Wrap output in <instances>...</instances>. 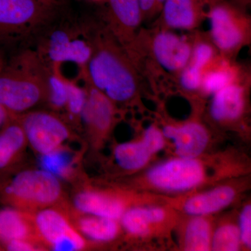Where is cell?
<instances>
[{
    "label": "cell",
    "mask_w": 251,
    "mask_h": 251,
    "mask_svg": "<svg viewBox=\"0 0 251 251\" xmlns=\"http://www.w3.org/2000/svg\"><path fill=\"white\" fill-rule=\"evenodd\" d=\"M60 65L48 66L46 73L45 102L52 111H64L68 97V80L59 71Z\"/></svg>",
    "instance_id": "obj_22"
},
{
    "label": "cell",
    "mask_w": 251,
    "mask_h": 251,
    "mask_svg": "<svg viewBox=\"0 0 251 251\" xmlns=\"http://www.w3.org/2000/svg\"><path fill=\"white\" fill-rule=\"evenodd\" d=\"M87 90L68 80V97L64 118L73 128H81V117L87 100Z\"/></svg>",
    "instance_id": "obj_25"
},
{
    "label": "cell",
    "mask_w": 251,
    "mask_h": 251,
    "mask_svg": "<svg viewBox=\"0 0 251 251\" xmlns=\"http://www.w3.org/2000/svg\"><path fill=\"white\" fill-rule=\"evenodd\" d=\"M210 21L213 39L221 49H233L242 41V31L236 25L232 11L227 6L219 5L214 7Z\"/></svg>",
    "instance_id": "obj_16"
},
{
    "label": "cell",
    "mask_w": 251,
    "mask_h": 251,
    "mask_svg": "<svg viewBox=\"0 0 251 251\" xmlns=\"http://www.w3.org/2000/svg\"><path fill=\"white\" fill-rule=\"evenodd\" d=\"M200 0H166L163 3V17L168 25L188 29L196 23L200 9Z\"/></svg>",
    "instance_id": "obj_20"
},
{
    "label": "cell",
    "mask_w": 251,
    "mask_h": 251,
    "mask_svg": "<svg viewBox=\"0 0 251 251\" xmlns=\"http://www.w3.org/2000/svg\"><path fill=\"white\" fill-rule=\"evenodd\" d=\"M204 178V167L201 162L181 157L153 167L148 173L149 182L154 187L175 192L196 187Z\"/></svg>",
    "instance_id": "obj_7"
},
{
    "label": "cell",
    "mask_w": 251,
    "mask_h": 251,
    "mask_svg": "<svg viewBox=\"0 0 251 251\" xmlns=\"http://www.w3.org/2000/svg\"><path fill=\"white\" fill-rule=\"evenodd\" d=\"M143 142L151 154L161 150L165 144L163 133L153 126L148 127L145 130Z\"/></svg>",
    "instance_id": "obj_29"
},
{
    "label": "cell",
    "mask_w": 251,
    "mask_h": 251,
    "mask_svg": "<svg viewBox=\"0 0 251 251\" xmlns=\"http://www.w3.org/2000/svg\"><path fill=\"white\" fill-rule=\"evenodd\" d=\"M63 145L46 154L37 156L39 168L45 170L61 181L81 182V150Z\"/></svg>",
    "instance_id": "obj_11"
},
{
    "label": "cell",
    "mask_w": 251,
    "mask_h": 251,
    "mask_svg": "<svg viewBox=\"0 0 251 251\" xmlns=\"http://www.w3.org/2000/svg\"><path fill=\"white\" fill-rule=\"evenodd\" d=\"M62 181L38 168L18 169L0 180V203L34 214L67 203Z\"/></svg>",
    "instance_id": "obj_2"
},
{
    "label": "cell",
    "mask_w": 251,
    "mask_h": 251,
    "mask_svg": "<svg viewBox=\"0 0 251 251\" xmlns=\"http://www.w3.org/2000/svg\"><path fill=\"white\" fill-rule=\"evenodd\" d=\"M163 135L173 140L176 153L181 158H196L205 150L209 142L207 131L197 123H188L181 127L167 126Z\"/></svg>",
    "instance_id": "obj_12"
},
{
    "label": "cell",
    "mask_w": 251,
    "mask_h": 251,
    "mask_svg": "<svg viewBox=\"0 0 251 251\" xmlns=\"http://www.w3.org/2000/svg\"><path fill=\"white\" fill-rule=\"evenodd\" d=\"M57 6L44 0H0V39L40 29L53 18Z\"/></svg>",
    "instance_id": "obj_5"
},
{
    "label": "cell",
    "mask_w": 251,
    "mask_h": 251,
    "mask_svg": "<svg viewBox=\"0 0 251 251\" xmlns=\"http://www.w3.org/2000/svg\"><path fill=\"white\" fill-rule=\"evenodd\" d=\"M28 147L21 124L11 117L0 129V180L21 168Z\"/></svg>",
    "instance_id": "obj_10"
},
{
    "label": "cell",
    "mask_w": 251,
    "mask_h": 251,
    "mask_svg": "<svg viewBox=\"0 0 251 251\" xmlns=\"http://www.w3.org/2000/svg\"><path fill=\"white\" fill-rule=\"evenodd\" d=\"M0 251H4L3 250V249L1 248V246H0Z\"/></svg>",
    "instance_id": "obj_38"
},
{
    "label": "cell",
    "mask_w": 251,
    "mask_h": 251,
    "mask_svg": "<svg viewBox=\"0 0 251 251\" xmlns=\"http://www.w3.org/2000/svg\"><path fill=\"white\" fill-rule=\"evenodd\" d=\"M200 1H201V0H200Z\"/></svg>",
    "instance_id": "obj_39"
},
{
    "label": "cell",
    "mask_w": 251,
    "mask_h": 251,
    "mask_svg": "<svg viewBox=\"0 0 251 251\" xmlns=\"http://www.w3.org/2000/svg\"><path fill=\"white\" fill-rule=\"evenodd\" d=\"M241 241L247 247H251V206L247 205L243 209L239 221Z\"/></svg>",
    "instance_id": "obj_31"
},
{
    "label": "cell",
    "mask_w": 251,
    "mask_h": 251,
    "mask_svg": "<svg viewBox=\"0 0 251 251\" xmlns=\"http://www.w3.org/2000/svg\"><path fill=\"white\" fill-rule=\"evenodd\" d=\"M69 203L46 208L32 214L38 237L47 250L79 251L88 246L87 239L74 227Z\"/></svg>",
    "instance_id": "obj_6"
},
{
    "label": "cell",
    "mask_w": 251,
    "mask_h": 251,
    "mask_svg": "<svg viewBox=\"0 0 251 251\" xmlns=\"http://www.w3.org/2000/svg\"><path fill=\"white\" fill-rule=\"evenodd\" d=\"M234 197L235 191L233 188L230 186H221L187 200L184 209L191 215H207L229 205Z\"/></svg>",
    "instance_id": "obj_17"
},
{
    "label": "cell",
    "mask_w": 251,
    "mask_h": 251,
    "mask_svg": "<svg viewBox=\"0 0 251 251\" xmlns=\"http://www.w3.org/2000/svg\"><path fill=\"white\" fill-rule=\"evenodd\" d=\"M84 75L112 101H127L136 91L135 77L126 61L118 50L105 43L92 46Z\"/></svg>",
    "instance_id": "obj_3"
},
{
    "label": "cell",
    "mask_w": 251,
    "mask_h": 251,
    "mask_svg": "<svg viewBox=\"0 0 251 251\" xmlns=\"http://www.w3.org/2000/svg\"><path fill=\"white\" fill-rule=\"evenodd\" d=\"M109 8L112 21L122 29H132L140 22L142 11L138 0H109Z\"/></svg>",
    "instance_id": "obj_24"
},
{
    "label": "cell",
    "mask_w": 251,
    "mask_h": 251,
    "mask_svg": "<svg viewBox=\"0 0 251 251\" xmlns=\"http://www.w3.org/2000/svg\"><path fill=\"white\" fill-rule=\"evenodd\" d=\"M17 239L39 240L32 214L5 206L0 209V246Z\"/></svg>",
    "instance_id": "obj_14"
},
{
    "label": "cell",
    "mask_w": 251,
    "mask_h": 251,
    "mask_svg": "<svg viewBox=\"0 0 251 251\" xmlns=\"http://www.w3.org/2000/svg\"><path fill=\"white\" fill-rule=\"evenodd\" d=\"M151 153L142 142L119 144L114 150L117 166L124 171H137L147 164Z\"/></svg>",
    "instance_id": "obj_21"
},
{
    "label": "cell",
    "mask_w": 251,
    "mask_h": 251,
    "mask_svg": "<svg viewBox=\"0 0 251 251\" xmlns=\"http://www.w3.org/2000/svg\"><path fill=\"white\" fill-rule=\"evenodd\" d=\"M232 74L226 70L214 71L206 74L202 80L203 88L208 93L216 92L230 84Z\"/></svg>",
    "instance_id": "obj_27"
},
{
    "label": "cell",
    "mask_w": 251,
    "mask_h": 251,
    "mask_svg": "<svg viewBox=\"0 0 251 251\" xmlns=\"http://www.w3.org/2000/svg\"><path fill=\"white\" fill-rule=\"evenodd\" d=\"M3 250L9 251H47L44 244L33 239H17L6 243L2 247Z\"/></svg>",
    "instance_id": "obj_28"
},
{
    "label": "cell",
    "mask_w": 251,
    "mask_h": 251,
    "mask_svg": "<svg viewBox=\"0 0 251 251\" xmlns=\"http://www.w3.org/2000/svg\"><path fill=\"white\" fill-rule=\"evenodd\" d=\"M36 156L46 154L75 140L74 128L57 112L29 110L16 117Z\"/></svg>",
    "instance_id": "obj_4"
},
{
    "label": "cell",
    "mask_w": 251,
    "mask_h": 251,
    "mask_svg": "<svg viewBox=\"0 0 251 251\" xmlns=\"http://www.w3.org/2000/svg\"><path fill=\"white\" fill-rule=\"evenodd\" d=\"M87 85V100L81 117V126H83L90 143L97 145L111 127L113 106L112 100L106 96L90 82Z\"/></svg>",
    "instance_id": "obj_9"
},
{
    "label": "cell",
    "mask_w": 251,
    "mask_h": 251,
    "mask_svg": "<svg viewBox=\"0 0 251 251\" xmlns=\"http://www.w3.org/2000/svg\"><path fill=\"white\" fill-rule=\"evenodd\" d=\"M44 1H49V2L52 3V4L59 5L61 0H44Z\"/></svg>",
    "instance_id": "obj_35"
},
{
    "label": "cell",
    "mask_w": 251,
    "mask_h": 251,
    "mask_svg": "<svg viewBox=\"0 0 251 251\" xmlns=\"http://www.w3.org/2000/svg\"><path fill=\"white\" fill-rule=\"evenodd\" d=\"M153 49L158 62L169 71L183 69L191 57L187 43L170 32L159 33L153 41Z\"/></svg>",
    "instance_id": "obj_15"
},
{
    "label": "cell",
    "mask_w": 251,
    "mask_h": 251,
    "mask_svg": "<svg viewBox=\"0 0 251 251\" xmlns=\"http://www.w3.org/2000/svg\"><path fill=\"white\" fill-rule=\"evenodd\" d=\"M77 184L70 204L75 211L119 221L127 209L125 199L116 193Z\"/></svg>",
    "instance_id": "obj_8"
},
{
    "label": "cell",
    "mask_w": 251,
    "mask_h": 251,
    "mask_svg": "<svg viewBox=\"0 0 251 251\" xmlns=\"http://www.w3.org/2000/svg\"><path fill=\"white\" fill-rule=\"evenodd\" d=\"M92 1H103V0H92Z\"/></svg>",
    "instance_id": "obj_37"
},
{
    "label": "cell",
    "mask_w": 251,
    "mask_h": 251,
    "mask_svg": "<svg viewBox=\"0 0 251 251\" xmlns=\"http://www.w3.org/2000/svg\"><path fill=\"white\" fill-rule=\"evenodd\" d=\"M243 106L242 87L229 84L216 92L211 105V116L219 121L233 120L241 115Z\"/></svg>",
    "instance_id": "obj_18"
},
{
    "label": "cell",
    "mask_w": 251,
    "mask_h": 251,
    "mask_svg": "<svg viewBox=\"0 0 251 251\" xmlns=\"http://www.w3.org/2000/svg\"><path fill=\"white\" fill-rule=\"evenodd\" d=\"M11 117L12 116L10 115L7 110L0 104V129L4 126L6 122L9 121Z\"/></svg>",
    "instance_id": "obj_34"
},
{
    "label": "cell",
    "mask_w": 251,
    "mask_h": 251,
    "mask_svg": "<svg viewBox=\"0 0 251 251\" xmlns=\"http://www.w3.org/2000/svg\"><path fill=\"white\" fill-rule=\"evenodd\" d=\"M166 216V211L162 208L134 207L126 209L120 220L128 233L143 236L149 233L151 225L162 222Z\"/></svg>",
    "instance_id": "obj_19"
},
{
    "label": "cell",
    "mask_w": 251,
    "mask_h": 251,
    "mask_svg": "<svg viewBox=\"0 0 251 251\" xmlns=\"http://www.w3.org/2000/svg\"><path fill=\"white\" fill-rule=\"evenodd\" d=\"M211 226L202 216L188 223L185 232L184 247L187 251H205L211 249Z\"/></svg>",
    "instance_id": "obj_23"
},
{
    "label": "cell",
    "mask_w": 251,
    "mask_h": 251,
    "mask_svg": "<svg viewBox=\"0 0 251 251\" xmlns=\"http://www.w3.org/2000/svg\"><path fill=\"white\" fill-rule=\"evenodd\" d=\"M201 82H202L201 69H199L193 64L186 68L181 74V85L186 90H196L201 85Z\"/></svg>",
    "instance_id": "obj_30"
},
{
    "label": "cell",
    "mask_w": 251,
    "mask_h": 251,
    "mask_svg": "<svg viewBox=\"0 0 251 251\" xmlns=\"http://www.w3.org/2000/svg\"><path fill=\"white\" fill-rule=\"evenodd\" d=\"M213 55L212 49L206 44L196 46L193 52V65L202 69L210 60Z\"/></svg>",
    "instance_id": "obj_32"
},
{
    "label": "cell",
    "mask_w": 251,
    "mask_h": 251,
    "mask_svg": "<svg viewBox=\"0 0 251 251\" xmlns=\"http://www.w3.org/2000/svg\"><path fill=\"white\" fill-rule=\"evenodd\" d=\"M240 242V233L237 226L225 225L220 227L211 237V249L219 251H237Z\"/></svg>",
    "instance_id": "obj_26"
},
{
    "label": "cell",
    "mask_w": 251,
    "mask_h": 251,
    "mask_svg": "<svg viewBox=\"0 0 251 251\" xmlns=\"http://www.w3.org/2000/svg\"><path fill=\"white\" fill-rule=\"evenodd\" d=\"M69 216L74 227L87 240L95 242H109L120 233L117 220L79 212L69 204Z\"/></svg>",
    "instance_id": "obj_13"
},
{
    "label": "cell",
    "mask_w": 251,
    "mask_h": 251,
    "mask_svg": "<svg viewBox=\"0 0 251 251\" xmlns=\"http://www.w3.org/2000/svg\"><path fill=\"white\" fill-rule=\"evenodd\" d=\"M47 65L38 53L25 52L0 72V104L17 117L45 102Z\"/></svg>",
    "instance_id": "obj_1"
},
{
    "label": "cell",
    "mask_w": 251,
    "mask_h": 251,
    "mask_svg": "<svg viewBox=\"0 0 251 251\" xmlns=\"http://www.w3.org/2000/svg\"><path fill=\"white\" fill-rule=\"evenodd\" d=\"M157 4H158V7L159 8L160 6H163V3L165 2L166 0H156Z\"/></svg>",
    "instance_id": "obj_36"
},
{
    "label": "cell",
    "mask_w": 251,
    "mask_h": 251,
    "mask_svg": "<svg viewBox=\"0 0 251 251\" xmlns=\"http://www.w3.org/2000/svg\"><path fill=\"white\" fill-rule=\"evenodd\" d=\"M142 12H150L158 9L156 0H138Z\"/></svg>",
    "instance_id": "obj_33"
}]
</instances>
